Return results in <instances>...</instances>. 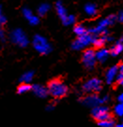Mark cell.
Returning a JSON list of instances; mask_svg holds the SVG:
<instances>
[{"label":"cell","instance_id":"2","mask_svg":"<svg viewBox=\"0 0 123 127\" xmlns=\"http://www.w3.org/2000/svg\"><path fill=\"white\" fill-rule=\"evenodd\" d=\"M116 21H117V16L116 15L107 16L106 18H104V19L100 21L95 27L89 29V30H88V33L93 35V36L102 35L103 33L107 32V28L115 24Z\"/></svg>","mask_w":123,"mask_h":127},{"label":"cell","instance_id":"30","mask_svg":"<svg viewBox=\"0 0 123 127\" xmlns=\"http://www.w3.org/2000/svg\"><path fill=\"white\" fill-rule=\"evenodd\" d=\"M115 127H123V123L121 122V123H118V124H116Z\"/></svg>","mask_w":123,"mask_h":127},{"label":"cell","instance_id":"24","mask_svg":"<svg viewBox=\"0 0 123 127\" xmlns=\"http://www.w3.org/2000/svg\"><path fill=\"white\" fill-rule=\"evenodd\" d=\"M100 127H115L116 123L115 121L112 119V118H109V119H106L104 121H102V122H99L98 123Z\"/></svg>","mask_w":123,"mask_h":127},{"label":"cell","instance_id":"32","mask_svg":"<svg viewBox=\"0 0 123 127\" xmlns=\"http://www.w3.org/2000/svg\"><path fill=\"white\" fill-rule=\"evenodd\" d=\"M120 42H121V43H123V36H121V38H120Z\"/></svg>","mask_w":123,"mask_h":127},{"label":"cell","instance_id":"15","mask_svg":"<svg viewBox=\"0 0 123 127\" xmlns=\"http://www.w3.org/2000/svg\"><path fill=\"white\" fill-rule=\"evenodd\" d=\"M109 55H110V52L105 48H100L99 50L96 52V59L101 63L105 62L109 57Z\"/></svg>","mask_w":123,"mask_h":127},{"label":"cell","instance_id":"4","mask_svg":"<svg viewBox=\"0 0 123 127\" xmlns=\"http://www.w3.org/2000/svg\"><path fill=\"white\" fill-rule=\"evenodd\" d=\"M108 100H109V97L107 95L100 96L97 94H89V95H86L83 99L81 100V102L85 106L93 108V107L101 106V105L106 104L108 102Z\"/></svg>","mask_w":123,"mask_h":127},{"label":"cell","instance_id":"3","mask_svg":"<svg viewBox=\"0 0 123 127\" xmlns=\"http://www.w3.org/2000/svg\"><path fill=\"white\" fill-rule=\"evenodd\" d=\"M32 45L36 50V52L42 55L49 54L52 52V45L43 36L40 35L34 36L32 39Z\"/></svg>","mask_w":123,"mask_h":127},{"label":"cell","instance_id":"6","mask_svg":"<svg viewBox=\"0 0 123 127\" xmlns=\"http://www.w3.org/2000/svg\"><path fill=\"white\" fill-rule=\"evenodd\" d=\"M103 83L102 80L98 78H91L87 79L86 82H84L82 85V90L84 93H87V95L89 94H97L98 92L102 90Z\"/></svg>","mask_w":123,"mask_h":127},{"label":"cell","instance_id":"1","mask_svg":"<svg viewBox=\"0 0 123 127\" xmlns=\"http://www.w3.org/2000/svg\"><path fill=\"white\" fill-rule=\"evenodd\" d=\"M48 94L51 95L52 97L59 99L62 98L68 94V86L64 83L62 80L60 79H52L51 81L48 83L47 86Z\"/></svg>","mask_w":123,"mask_h":127},{"label":"cell","instance_id":"31","mask_svg":"<svg viewBox=\"0 0 123 127\" xmlns=\"http://www.w3.org/2000/svg\"><path fill=\"white\" fill-rule=\"evenodd\" d=\"M118 82H119V84L120 85V86H121V87H123V79H121L120 80H119Z\"/></svg>","mask_w":123,"mask_h":127},{"label":"cell","instance_id":"9","mask_svg":"<svg viewBox=\"0 0 123 127\" xmlns=\"http://www.w3.org/2000/svg\"><path fill=\"white\" fill-rule=\"evenodd\" d=\"M82 62L85 67L87 69H92L95 66L97 63L96 59V52L92 49H87L83 53L82 56Z\"/></svg>","mask_w":123,"mask_h":127},{"label":"cell","instance_id":"16","mask_svg":"<svg viewBox=\"0 0 123 127\" xmlns=\"http://www.w3.org/2000/svg\"><path fill=\"white\" fill-rule=\"evenodd\" d=\"M6 23H7V18L5 16L3 10H2V8L0 7V40L3 42L6 40V35H5L4 29H3Z\"/></svg>","mask_w":123,"mask_h":127},{"label":"cell","instance_id":"20","mask_svg":"<svg viewBox=\"0 0 123 127\" xmlns=\"http://www.w3.org/2000/svg\"><path fill=\"white\" fill-rule=\"evenodd\" d=\"M51 9V6L48 3H41V4L38 7V14L40 16L46 15L48 12Z\"/></svg>","mask_w":123,"mask_h":127},{"label":"cell","instance_id":"5","mask_svg":"<svg viewBox=\"0 0 123 127\" xmlns=\"http://www.w3.org/2000/svg\"><path fill=\"white\" fill-rule=\"evenodd\" d=\"M9 38L12 43L21 48L26 47L29 43V39L26 34L24 33V30H22L20 28H16L14 30H12L9 34Z\"/></svg>","mask_w":123,"mask_h":127},{"label":"cell","instance_id":"11","mask_svg":"<svg viewBox=\"0 0 123 127\" xmlns=\"http://www.w3.org/2000/svg\"><path fill=\"white\" fill-rule=\"evenodd\" d=\"M110 40H112L111 36L108 35L107 32H105V33L99 35V36H94L92 45L100 49V48H103V45H105V43L110 41Z\"/></svg>","mask_w":123,"mask_h":127},{"label":"cell","instance_id":"7","mask_svg":"<svg viewBox=\"0 0 123 127\" xmlns=\"http://www.w3.org/2000/svg\"><path fill=\"white\" fill-rule=\"evenodd\" d=\"M94 36L87 33L82 36H78L72 44V48L74 51H81L84 49H87L88 46L92 45Z\"/></svg>","mask_w":123,"mask_h":127},{"label":"cell","instance_id":"21","mask_svg":"<svg viewBox=\"0 0 123 127\" xmlns=\"http://www.w3.org/2000/svg\"><path fill=\"white\" fill-rule=\"evenodd\" d=\"M73 32H74V34H75L77 36H82L88 33V29H87V28L85 27L84 25H82V24H77V25H75L74 28H73Z\"/></svg>","mask_w":123,"mask_h":127},{"label":"cell","instance_id":"19","mask_svg":"<svg viewBox=\"0 0 123 127\" xmlns=\"http://www.w3.org/2000/svg\"><path fill=\"white\" fill-rule=\"evenodd\" d=\"M33 78H34V72L33 71H26L24 72L23 75L21 76L20 78V81L22 83H27L29 84L33 80Z\"/></svg>","mask_w":123,"mask_h":127},{"label":"cell","instance_id":"28","mask_svg":"<svg viewBox=\"0 0 123 127\" xmlns=\"http://www.w3.org/2000/svg\"><path fill=\"white\" fill-rule=\"evenodd\" d=\"M117 20H119L120 23H123V10L119 11V13L118 14V17H117Z\"/></svg>","mask_w":123,"mask_h":127},{"label":"cell","instance_id":"33","mask_svg":"<svg viewBox=\"0 0 123 127\" xmlns=\"http://www.w3.org/2000/svg\"><path fill=\"white\" fill-rule=\"evenodd\" d=\"M122 123H123V118H122Z\"/></svg>","mask_w":123,"mask_h":127},{"label":"cell","instance_id":"10","mask_svg":"<svg viewBox=\"0 0 123 127\" xmlns=\"http://www.w3.org/2000/svg\"><path fill=\"white\" fill-rule=\"evenodd\" d=\"M23 16L24 17V19L27 21L28 24L30 25H38L40 23V18L39 16L35 15L30 8H24L22 10Z\"/></svg>","mask_w":123,"mask_h":127},{"label":"cell","instance_id":"25","mask_svg":"<svg viewBox=\"0 0 123 127\" xmlns=\"http://www.w3.org/2000/svg\"><path fill=\"white\" fill-rule=\"evenodd\" d=\"M75 21H76V19H75V17H74V15L69 14V16L67 17V19L63 22V24L64 25H67V26L72 25V24H75Z\"/></svg>","mask_w":123,"mask_h":127},{"label":"cell","instance_id":"8","mask_svg":"<svg viewBox=\"0 0 123 127\" xmlns=\"http://www.w3.org/2000/svg\"><path fill=\"white\" fill-rule=\"evenodd\" d=\"M91 115L93 119L96 120L98 123L111 118V113H110L109 108L104 105H101V106L93 107L91 110Z\"/></svg>","mask_w":123,"mask_h":127},{"label":"cell","instance_id":"27","mask_svg":"<svg viewBox=\"0 0 123 127\" xmlns=\"http://www.w3.org/2000/svg\"><path fill=\"white\" fill-rule=\"evenodd\" d=\"M55 109V104H48L47 105V107H46V110L47 111H53Z\"/></svg>","mask_w":123,"mask_h":127},{"label":"cell","instance_id":"14","mask_svg":"<svg viewBox=\"0 0 123 127\" xmlns=\"http://www.w3.org/2000/svg\"><path fill=\"white\" fill-rule=\"evenodd\" d=\"M56 11L57 13V15H58V17L60 18V20L62 21V23L67 19V17L69 16L67 9H66L65 6H64L61 1H57L56 3Z\"/></svg>","mask_w":123,"mask_h":127},{"label":"cell","instance_id":"13","mask_svg":"<svg viewBox=\"0 0 123 127\" xmlns=\"http://www.w3.org/2000/svg\"><path fill=\"white\" fill-rule=\"evenodd\" d=\"M118 78V65H113L105 73V81L107 84H112Z\"/></svg>","mask_w":123,"mask_h":127},{"label":"cell","instance_id":"22","mask_svg":"<svg viewBox=\"0 0 123 127\" xmlns=\"http://www.w3.org/2000/svg\"><path fill=\"white\" fill-rule=\"evenodd\" d=\"M29 91H31V86L27 83H21L17 88V93L19 95H24Z\"/></svg>","mask_w":123,"mask_h":127},{"label":"cell","instance_id":"18","mask_svg":"<svg viewBox=\"0 0 123 127\" xmlns=\"http://www.w3.org/2000/svg\"><path fill=\"white\" fill-rule=\"evenodd\" d=\"M122 52H123V43H121L120 41L114 44L111 47V49H110V51H109L110 54L113 56L119 55Z\"/></svg>","mask_w":123,"mask_h":127},{"label":"cell","instance_id":"12","mask_svg":"<svg viewBox=\"0 0 123 127\" xmlns=\"http://www.w3.org/2000/svg\"><path fill=\"white\" fill-rule=\"evenodd\" d=\"M31 91L33 92V94L36 95L39 98H46L48 94L47 87H45L43 85L40 84H35L31 87Z\"/></svg>","mask_w":123,"mask_h":127},{"label":"cell","instance_id":"29","mask_svg":"<svg viewBox=\"0 0 123 127\" xmlns=\"http://www.w3.org/2000/svg\"><path fill=\"white\" fill-rule=\"evenodd\" d=\"M118 100H119V102H123V92L119 94V95L118 96Z\"/></svg>","mask_w":123,"mask_h":127},{"label":"cell","instance_id":"23","mask_svg":"<svg viewBox=\"0 0 123 127\" xmlns=\"http://www.w3.org/2000/svg\"><path fill=\"white\" fill-rule=\"evenodd\" d=\"M114 113L119 118H123V102H119L114 107Z\"/></svg>","mask_w":123,"mask_h":127},{"label":"cell","instance_id":"26","mask_svg":"<svg viewBox=\"0 0 123 127\" xmlns=\"http://www.w3.org/2000/svg\"><path fill=\"white\" fill-rule=\"evenodd\" d=\"M123 79V63L118 65V78H117V81Z\"/></svg>","mask_w":123,"mask_h":127},{"label":"cell","instance_id":"17","mask_svg":"<svg viewBox=\"0 0 123 127\" xmlns=\"http://www.w3.org/2000/svg\"><path fill=\"white\" fill-rule=\"evenodd\" d=\"M84 11L87 17H95L97 15V12H98L97 6L95 4H92V3H87L84 8Z\"/></svg>","mask_w":123,"mask_h":127}]
</instances>
